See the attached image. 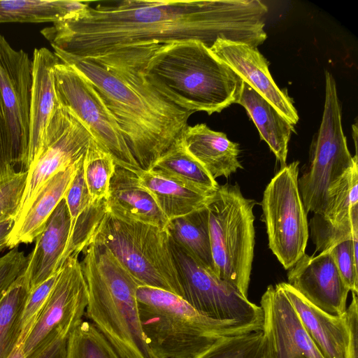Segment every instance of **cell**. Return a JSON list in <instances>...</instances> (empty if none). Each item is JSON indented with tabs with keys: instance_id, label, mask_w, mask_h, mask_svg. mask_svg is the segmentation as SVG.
Wrapping results in <instances>:
<instances>
[{
	"instance_id": "obj_1",
	"label": "cell",
	"mask_w": 358,
	"mask_h": 358,
	"mask_svg": "<svg viewBox=\"0 0 358 358\" xmlns=\"http://www.w3.org/2000/svg\"><path fill=\"white\" fill-rule=\"evenodd\" d=\"M267 6L259 0L101 1L41 31L55 52L96 59L153 45L217 39L257 48Z\"/></svg>"
},
{
	"instance_id": "obj_2",
	"label": "cell",
	"mask_w": 358,
	"mask_h": 358,
	"mask_svg": "<svg viewBox=\"0 0 358 358\" xmlns=\"http://www.w3.org/2000/svg\"><path fill=\"white\" fill-rule=\"evenodd\" d=\"M81 73L109 109L139 166L149 171L180 136L193 113L158 92L144 78L145 59L77 58L55 52Z\"/></svg>"
},
{
	"instance_id": "obj_3",
	"label": "cell",
	"mask_w": 358,
	"mask_h": 358,
	"mask_svg": "<svg viewBox=\"0 0 358 358\" xmlns=\"http://www.w3.org/2000/svg\"><path fill=\"white\" fill-rule=\"evenodd\" d=\"M146 80L176 106L194 113H220L237 103L243 80L203 43L161 46L142 70Z\"/></svg>"
},
{
	"instance_id": "obj_4",
	"label": "cell",
	"mask_w": 358,
	"mask_h": 358,
	"mask_svg": "<svg viewBox=\"0 0 358 358\" xmlns=\"http://www.w3.org/2000/svg\"><path fill=\"white\" fill-rule=\"evenodd\" d=\"M81 253L87 317L120 358H155L141 328L136 298L140 283L106 247L89 240Z\"/></svg>"
},
{
	"instance_id": "obj_5",
	"label": "cell",
	"mask_w": 358,
	"mask_h": 358,
	"mask_svg": "<svg viewBox=\"0 0 358 358\" xmlns=\"http://www.w3.org/2000/svg\"><path fill=\"white\" fill-rule=\"evenodd\" d=\"M136 298L142 331L155 358H195L220 338L256 331L206 317L181 296L162 289L139 286Z\"/></svg>"
},
{
	"instance_id": "obj_6",
	"label": "cell",
	"mask_w": 358,
	"mask_h": 358,
	"mask_svg": "<svg viewBox=\"0 0 358 358\" xmlns=\"http://www.w3.org/2000/svg\"><path fill=\"white\" fill-rule=\"evenodd\" d=\"M89 240L106 247L141 286L182 296L166 229L121 220L103 206Z\"/></svg>"
},
{
	"instance_id": "obj_7",
	"label": "cell",
	"mask_w": 358,
	"mask_h": 358,
	"mask_svg": "<svg viewBox=\"0 0 358 358\" xmlns=\"http://www.w3.org/2000/svg\"><path fill=\"white\" fill-rule=\"evenodd\" d=\"M238 184L219 185L206 208L214 273L248 297L254 257L253 208Z\"/></svg>"
},
{
	"instance_id": "obj_8",
	"label": "cell",
	"mask_w": 358,
	"mask_h": 358,
	"mask_svg": "<svg viewBox=\"0 0 358 358\" xmlns=\"http://www.w3.org/2000/svg\"><path fill=\"white\" fill-rule=\"evenodd\" d=\"M358 162L352 157L342 127L341 106L336 81L325 73V100L319 131L313 141L308 166L298 187L306 213L322 215L329 188Z\"/></svg>"
},
{
	"instance_id": "obj_9",
	"label": "cell",
	"mask_w": 358,
	"mask_h": 358,
	"mask_svg": "<svg viewBox=\"0 0 358 358\" xmlns=\"http://www.w3.org/2000/svg\"><path fill=\"white\" fill-rule=\"evenodd\" d=\"M299 164L295 161L281 167L267 185L261 202L269 248L286 270L306 253L309 236L298 187Z\"/></svg>"
},
{
	"instance_id": "obj_10",
	"label": "cell",
	"mask_w": 358,
	"mask_h": 358,
	"mask_svg": "<svg viewBox=\"0 0 358 358\" xmlns=\"http://www.w3.org/2000/svg\"><path fill=\"white\" fill-rule=\"evenodd\" d=\"M170 239V238H169ZM182 298L210 318L235 322L262 331L263 311L170 239Z\"/></svg>"
},
{
	"instance_id": "obj_11",
	"label": "cell",
	"mask_w": 358,
	"mask_h": 358,
	"mask_svg": "<svg viewBox=\"0 0 358 358\" xmlns=\"http://www.w3.org/2000/svg\"><path fill=\"white\" fill-rule=\"evenodd\" d=\"M58 103L73 113L116 165L138 175L133 156L115 117L91 83L72 66L59 62L53 70Z\"/></svg>"
},
{
	"instance_id": "obj_12",
	"label": "cell",
	"mask_w": 358,
	"mask_h": 358,
	"mask_svg": "<svg viewBox=\"0 0 358 358\" xmlns=\"http://www.w3.org/2000/svg\"><path fill=\"white\" fill-rule=\"evenodd\" d=\"M79 255H70L61 267L43 311L22 345L25 358H37L56 340L68 338L83 320L88 292Z\"/></svg>"
},
{
	"instance_id": "obj_13",
	"label": "cell",
	"mask_w": 358,
	"mask_h": 358,
	"mask_svg": "<svg viewBox=\"0 0 358 358\" xmlns=\"http://www.w3.org/2000/svg\"><path fill=\"white\" fill-rule=\"evenodd\" d=\"M92 138L78 117L58 103L47 127L41 152L27 171L26 185L15 222L27 212L49 179L85 156Z\"/></svg>"
},
{
	"instance_id": "obj_14",
	"label": "cell",
	"mask_w": 358,
	"mask_h": 358,
	"mask_svg": "<svg viewBox=\"0 0 358 358\" xmlns=\"http://www.w3.org/2000/svg\"><path fill=\"white\" fill-rule=\"evenodd\" d=\"M31 61L22 50H15L0 34V92L3 99L15 167L24 171L29 140Z\"/></svg>"
},
{
	"instance_id": "obj_15",
	"label": "cell",
	"mask_w": 358,
	"mask_h": 358,
	"mask_svg": "<svg viewBox=\"0 0 358 358\" xmlns=\"http://www.w3.org/2000/svg\"><path fill=\"white\" fill-rule=\"evenodd\" d=\"M262 358H324L279 285L263 294Z\"/></svg>"
},
{
	"instance_id": "obj_16",
	"label": "cell",
	"mask_w": 358,
	"mask_h": 358,
	"mask_svg": "<svg viewBox=\"0 0 358 358\" xmlns=\"http://www.w3.org/2000/svg\"><path fill=\"white\" fill-rule=\"evenodd\" d=\"M288 270L287 283L311 304L328 314H344L350 289L330 252L305 253Z\"/></svg>"
},
{
	"instance_id": "obj_17",
	"label": "cell",
	"mask_w": 358,
	"mask_h": 358,
	"mask_svg": "<svg viewBox=\"0 0 358 358\" xmlns=\"http://www.w3.org/2000/svg\"><path fill=\"white\" fill-rule=\"evenodd\" d=\"M210 50L291 124L298 122L299 115L291 99L276 85L269 72L268 62L257 48L220 38Z\"/></svg>"
},
{
	"instance_id": "obj_18",
	"label": "cell",
	"mask_w": 358,
	"mask_h": 358,
	"mask_svg": "<svg viewBox=\"0 0 358 358\" xmlns=\"http://www.w3.org/2000/svg\"><path fill=\"white\" fill-rule=\"evenodd\" d=\"M59 62L54 52L46 48H35L34 50L31 61L29 140L24 171L40 155L47 127L58 106L53 70Z\"/></svg>"
},
{
	"instance_id": "obj_19",
	"label": "cell",
	"mask_w": 358,
	"mask_h": 358,
	"mask_svg": "<svg viewBox=\"0 0 358 358\" xmlns=\"http://www.w3.org/2000/svg\"><path fill=\"white\" fill-rule=\"evenodd\" d=\"M103 206L106 212L126 222L150 224L162 229H166L169 222L138 176L117 166Z\"/></svg>"
},
{
	"instance_id": "obj_20",
	"label": "cell",
	"mask_w": 358,
	"mask_h": 358,
	"mask_svg": "<svg viewBox=\"0 0 358 358\" xmlns=\"http://www.w3.org/2000/svg\"><path fill=\"white\" fill-rule=\"evenodd\" d=\"M70 227V215L63 197L36 237L35 247L29 255L26 272L30 289L59 271Z\"/></svg>"
},
{
	"instance_id": "obj_21",
	"label": "cell",
	"mask_w": 358,
	"mask_h": 358,
	"mask_svg": "<svg viewBox=\"0 0 358 358\" xmlns=\"http://www.w3.org/2000/svg\"><path fill=\"white\" fill-rule=\"evenodd\" d=\"M278 284L323 357L348 358L349 332L344 315L328 314L311 304L289 283Z\"/></svg>"
},
{
	"instance_id": "obj_22",
	"label": "cell",
	"mask_w": 358,
	"mask_h": 358,
	"mask_svg": "<svg viewBox=\"0 0 358 358\" xmlns=\"http://www.w3.org/2000/svg\"><path fill=\"white\" fill-rule=\"evenodd\" d=\"M187 152L213 179L228 178L243 166L238 159L239 145L224 133L215 131L206 124L187 126L180 136Z\"/></svg>"
},
{
	"instance_id": "obj_23",
	"label": "cell",
	"mask_w": 358,
	"mask_h": 358,
	"mask_svg": "<svg viewBox=\"0 0 358 358\" xmlns=\"http://www.w3.org/2000/svg\"><path fill=\"white\" fill-rule=\"evenodd\" d=\"M80 161L57 173L47 181L27 212L15 222L8 236L7 248L12 249L20 243H31L36 240L63 199Z\"/></svg>"
},
{
	"instance_id": "obj_24",
	"label": "cell",
	"mask_w": 358,
	"mask_h": 358,
	"mask_svg": "<svg viewBox=\"0 0 358 358\" xmlns=\"http://www.w3.org/2000/svg\"><path fill=\"white\" fill-rule=\"evenodd\" d=\"M238 103L243 106L271 150L280 162L286 165L288 143L294 127L278 110L245 82H243Z\"/></svg>"
},
{
	"instance_id": "obj_25",
	"label": "cell",
	"mask_w": 358,
	"mask_h": 358,
	"mask_svg": "<svg viewBox=\"0 0 358 358\" xmlns=\"http://www.w3.org/2000/svg\"><path fill=\"white\" fill-rule=\"evenodd\" d=\"M138 176L169 220L205 208L213 194L194 189L152 171L143 170Z\"/></svg>"
},
{
	"instance_id": "obj_26",
	"label": "cell",
	"mask_w": 358,
	"mask_h": 358,
	"mask_svg": "<svg viewBox=\"0 0 358 358\" xmlns=\"http://www.w3.org/2000/svg\"><path fill=\"white\" fill-rule=\"evenodd\" d=\"M83 159L80 161L64 199L71 218V227L62 263L72 254H80L95 222L99 205L93 206L83 173Z\"/></svg>"
},
{
	"instance_id": "obj_27",
	"label": "cell",
	"mask_w": 358,
	"mask_h": 358,
	"mask_svg": "<svg viewBox=\"0 0 358 358\" xmlns=\"http://www.w3.org/2000/svg\"><path fill=\"white\" fill-rule=\"evenodd\" d=\"M149 171L208 194L213 193L220 185L187 152L180 136Z\"/></svg>"
},
{
	"instance_id": "obj_28",
	"label": "cell",
	"mask_w": 358,
	"mask_h": 358,
	"mask_svg": "<svg viewBox=\"0 0 358 358\" xmlns=\"http://www.w3.org/2000/svg\"><path fill=\"white\" fill-rule=\"evenodd\" d=\"M90 1L0 0V24L56 22L83 11Z\"/></svg>"
},
{
	"instance_id": "obj_29",
	"label": "cell",
	"mask_w": 358,
	"mask_h": 358,
	"mask_svg": "<svg viewBox=\"0 0 358 358\" xmlns=\"http://www.w3.org/2000/svg\"><path fill=\"white\" fill-rule=\"evenodd\" d=\"M166 229L173 242L214 273L206 207L170 220Z\"/></svg>"
},
{
	"instance_id": "obj_30",
	"label": "cell",
	"mask_w": 358,
	"mask_h": 358,
	"mask_svg": "<svg viewBox=\"0 0 358 358\" xmlns=\"http://www.w3.org/2000/svg\"><path fill=\"white\" fill-rule=\"evenodd\" d=\"M29 291L25 268L0 300V358H9L18 345L22 312Z\"/></svg>"
},
{
	"instance_id": "obj_31",
	"label": "cell",
	"mask_w": 358,
	"mask_h": 358,
	"mask_svg": "<svg viewBox=\"0 0 358 358\" xmlns=\"http://www.w3.org/2000/svg\"><path fill=\"white\" fill-rule=\"evenodd\" d=\"M116 164L110 155L92 138L83 159V173L93 206L106 200Z\"/></svg>"
},
{
	"instance_id": "obj_32",
	"label": "cell",
	"mask_w": 358,
	"mask_h": 358,
	"mask_svg": "<svg viewBox=\"0 0 358 358\" xmlns=\"http://www.w3.org/2000/svg\"><path fill=\"white\" fill-rule=\"evenodd\" d=\"M358 208V164L356 162L328 190L322 216L332 224L340 226L352 222Z\"/></svg>"
},
{
	"instance_id": "obj_33",
	"label": "cell",
	"mask_w": 358,
	"mask_h": 358,
	"mask_svg": "<svg viewBox=\"0 0 358 358\" xmlns=\"http://www.w3.org/2000/svg\"><path fill=\"white\" fill-rule=\"evenodd\" d=\"M65 358H120L97 328L82 320L69 334Z\"/></svg>"
},
{
	"instance_id": "obj_34",
	"label": "cell",
	"mask_w": 358,
	"mask_h": 358,
	"mask_svg": "<svg viewBox=\"0 0 358 358\" xmlns=\"http://www.w3.org/2000/svg\"><path fill=\"white\" fill-rule=\"evenodd\" d=\"M308 227L315 245L314 254L327 251L335 243L349 239L352 240L354 249H358V208L353 211L352 222L349 224L336 226L322 215L314 214Z\"/></svg>"
},
{
	"instance_id": "obj_35",
	"label": "cell",
	"mask_w": 358,
	"mask_h": 358,
	"mask_svg": "<svg viewBox=\"0 0 358 358\" xmlns=\"http://www.w3.org/2000/svg\"><path fill=\"white\" fill-rule=\"evenodd\" d=\"M262 331L222 337L195 358H262Z\"/></svg>"
},
{
	"instance_id": "obj_36",
	"label": "cell",
	"mask_w": 358,
	"mask_h": 358,
	"mask_svg": "<svg viewBox=\"0 0 358 358\" xmlns=\"http://www.w3.org/2000/svg\"><path fill=\"white\" fill-rule=\"evenodd\" d=\"M27 172L14 171L0 178V222L15 218L20 209Z\"/></svg>"
},
{
	"instance_id": "obj_37",
	"label": "cell",
	"mask_w": 358,
	"mask_h": 358,
	"mask_svg": "<svg viewBox=\"0 0 358 358\" xmlns=\"http://www.w3.org/2000/svg\"><path fill=\"white\" fill-rule=\"evenodd\" d=\"M59 273V271L41 284L30 289L22 312L21 331L18 345L23 344L43 311L49 294L55 285Z\"/></svg>"
},
{
	"instance_id": "obj_38",
	"label": "cell",
	"mask_w": 358,
	"mask_h": 358,
	"mask_svg": "<svg viewBox=\"0 0 358 358\" xmlns=\"http://www.w3.org/2000/svg\"><path fill=\"white\" fill-rule=\"evenodd\" d=\"M327 251L331 252L346 286L350 292L357 294L358 260L355 255L352 240L349 239L335 243Z\"/></svg>"
},
{
	"instance_id": "obj_39",
	"label": "cell",
	"mask_w": 358,
	"mask_h": 358,
	"mask_svg": "<svg viewBox=\"0 0 358 358\" xmlns=\"http://www.w3.org/2000/svg\"><path fill=\"white\" fill-rule=\"evenodd\" d=\"M28 262L29 255L15 248L0 257V300L25 270Z\"/></svg>"
},
{
	"instance_id": "obj_40",
	"label": "cell",
	"mask_w": 358,
	"mask_h": 358,
	"mask_svg": "<svg viewBox=\"0 0 358 358\" xmlns=\"http://www.w3.org/2000/svg\"><path fill=\"white\" fill-rule=\"evenodd\" d=\"M15 171L12 145L3 99L0 92V178Z\"/></svg>"
},
{
	"instance_id": "obj_41",
	"label": "cell",
	"mask_w": 358,
	"mask_h": 358,
	"mask_svg": "<svg viewBox=\"0 0 358 358\" xmlns=\"http://www.w3.org/2000/svg\"><path fill=\"white\" fill-rule=\"evenodd\" d=\"M352 301L343 315L349 332L348 358H358V299L352 292Z\"/></svg>"
},
{
	"instance_id": "obj_42",
	"label": "cell",
	"mask_w": 358,
	"mask_h": 358,
	"mask_svg": "<svg viewBox=\"0 0 358 358\" xmlns=\"http://www.w3.org/2000/svg\"><path fill=\"white\" fill-rule=\"evenodd\" d=\"M66 338H60L46 348L37 358H65Z\"/></svg>"
},
{
	"instance_id": "obj_43",
	"label": "cell",
	"mask_w": 358,
	"mask_h": 358,
	"mask_svg": "<svg viewBox=\"0 0 358 358\" xmlns=\"http://www.w3.org/2000/svg\"><path fill=\"white\" fill-rule=\"evenodd\" d=\"M15 218L0 222V252L7 247L8 236L14 227Z\"/></svg>"
},
{
	"instance_id": "obj_44",
	"label": "cell",
	"mask_w": 358,
	"mask_h": 358,
	"mask_svg": "<svg viewBox=\"0 0 358 358\" xmlns=\"http://www.w3.org/2000/svg\"><path fill=\"white\" fill-rule=\"evenodd\" d=\"M9 358H25L22 352V345H17Z\"/></svg>"
}]
</instances>
